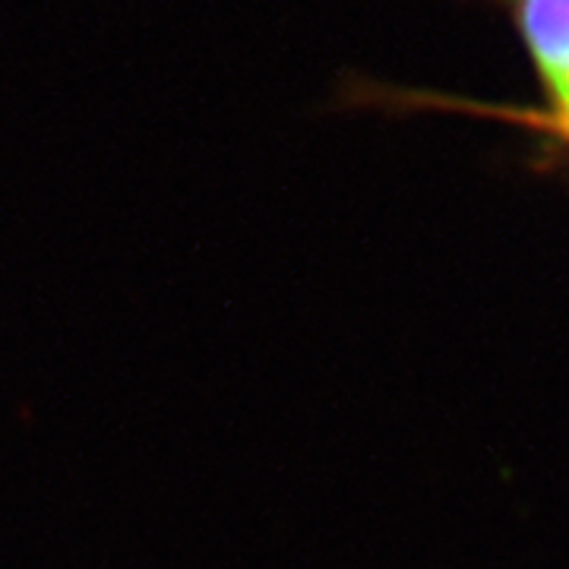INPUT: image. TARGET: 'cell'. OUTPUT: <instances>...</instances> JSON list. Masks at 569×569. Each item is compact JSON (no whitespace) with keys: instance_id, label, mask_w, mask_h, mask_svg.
I'll list each match as a JSON object with an SVG mask.
<instances>
[{"instance_id":"1","label":"cell","mask_w":569,"mask_h":569,"mask_svg":"<svg viewBox=\"0 0 569 569\" xmlns=\"http://www.w3.org/2000/svg\"><path fill=\"white\" fill-rule=\"evenodd\" d=\"M516 20L553 108H569V0H516Z\"/></svg>"},{"instance_id":"2","label":"cell","mask_w":569,"mask_h":569,"mask_svg":"<svg viewBox=\"0 0 569 569\" xmlns=\"http://www.w3.org/2000/svg\"><path fill=\"white\" fill-rule=\"evenodd\" d=\"M541 127H548L550 133H557L569 142V108H553L550 114L541 118Z\"/></svg>"}]
</instances>
